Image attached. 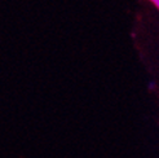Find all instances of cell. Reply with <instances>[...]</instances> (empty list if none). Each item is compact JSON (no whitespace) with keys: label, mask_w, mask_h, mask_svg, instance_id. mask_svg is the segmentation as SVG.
I'll use <instances>...</instances> for the list:
<instances>
[{"label":"cell","mask_w":159,"mask_h":158,"mask_svg":"<svg viewBox=\"0 0 159 158\" xmlns=\"http://www.w3.org/2000/svg\"><path fill=\"white\" fill-rule=\"evenodd\" d=\"M149 2H152V3L158 8V9H159V0H149Z\"/></svg>","instance_id":"obj_1"}]
</instances>
